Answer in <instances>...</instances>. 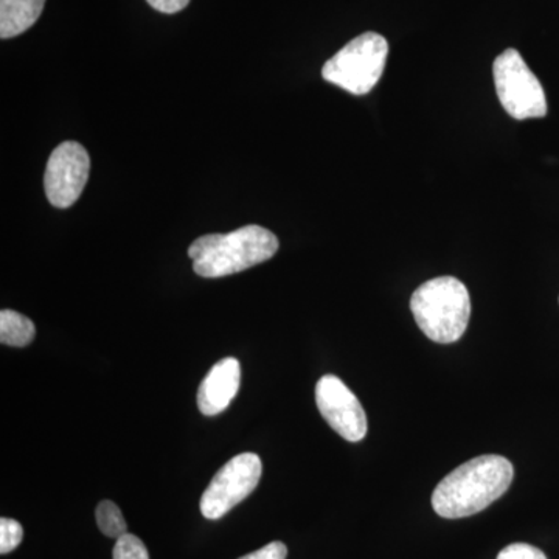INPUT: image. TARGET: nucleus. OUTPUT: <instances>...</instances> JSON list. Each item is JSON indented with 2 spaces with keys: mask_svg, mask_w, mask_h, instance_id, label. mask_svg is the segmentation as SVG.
<instances>
[{
  "mask_svg": "<svg viewBox=\"0 0 559 559\" xmlns=\"http://www.w3.org/2000/svg\"><path fill=\"white\" fill-rule=\"evenodd\" d=\"M513 477V465L500 455L468 460L437 485L433 510L447 520L473 516L502 498Z\"/></svg>",
  "mask_w": 559,
  "mask_h": 559,
  "instance_id": "nucleus-1",
  "label": "nucleus"
},
{
  "mask_svg": "<svg viewBox=\"0 0 559 559\" xmlns=\"http://www.w3.org/2000/svg\"><path fill=\"white\" fill-rule=\"evenodd\" d=\"M97 524L102 530L103 535L109 538L119 539L121 536L127 535V521L116 503L110 500H102L97 507Z\"/></svg>",
  "mask_w": 559,
  "mask_h": 559,
  "instance_id": "nucleus-12",
  "label": "nucleus"
},
{
  "mask_svg": "<svg viewBox=\"0 0 559 559\" xmlns=\"http://www.w3.org/2000/svg\"><path fill=\"white\" fill-rule=\"evenodd\" d=\"M316 403L320 415L342 439L356 443L366 437L369 428L366 411L340 378L334 374L320 378L316 385Z\"/></svg>",
  "mask_w": 559,
  "mask_h": 559,
  "instance_id": "nucleus-8",
  "label": "nucleus"
},
{
  "mask_svg": "<svg viewBox=\"0 0 559 559\" xmlns=\"http://www.w3.org/2000/svg\"><path fill=\"white\" fill-rule=\"evenodd\" d=\"M91 159L83 145L64 142L58 145L47 162L44 187L50 204L68 209L75 204L90 179Z\"/></svg>",
  "mask_w": 559,
  "mask_h": 559,
  "instance_id": "nucleus-7",
  "label": "nucleus"
},
{
  "mask_svg": "<svg viewBox=\"0 0 559 559\" xmlns=\"http://www.w3.org/2000/svg\"><path fill=\"white\" fill-rule=\"evenodd\" d=\"M261 460L252 452L229 460L215 474L201 498L202 516L210 521L221 520L242 502L259 485Z\"/></svg>",
  "mask_w": 559,
  "mask_h": 559,
  "instance_id": "nucleus-6",
  "label": "nucleus"
},
{
  "mask_svg": "<svg viewBox=\"0 0 559 559\" xmlns=\"http://www.w3.org/2000/svg\"><path fill=\"white\" fill-rule=\"evenodd\" d=\"M146 2L160 13L175 14L186 9L190 0H146Z\"/></svg>",
  "mask_w": 559,
  "mask_h": 559,
  "instance_id": "nucleus-17",
  "label": "nucleus"
},
{
  "mask_svg": "<svg viewBox=\"0 0 559 559\" xmlns=\"http://www.w3.org/2000/svg\"><path fill=\"white\" fill-rule=\"evenodd\" d=\"M496 92L502 108L516 120L547 116L546 92L538 76L516 49H507L492 64Z\"/></svg>",
  "mask_w": 559,
  "mask_h": 559,
  "instance_id": "nucleus-5",
  "label": "nucleus"
},
{
  "mask_svg": "<svg viewBox=\"0 0 559 559\" xmlns=\"http://www.w3.org/2000/svg\"><path fill=\"white\" fill-rule=\"evenodd\" d=\"M24 530L20 522L2 518L0 520V554L7 555L22 543Z\"/></svg>",
  "mask_w": 559,
  "mask_h": 559,
  "instance_id": "nucleus-14",
  "label": "nucleus"
},
{
  "mask_svg": "<svg viewBox=\"0 0 559 559\" xmlns=\"http://www.w3.org/2000/svg\"><path fill=\"white\" fill-rule=\"evenodd\" d=\"M278 240L264 227H241L230 234L202 235L190 246L193 270L205 278H221L249 270L277 253Z\"/></svg>",
  "mask_w": 559,
  "mask_h": 559,
  "instance_id": "nucleus-2",
  "label": "nucleus"
},
{
  "mask_svg": "<svg viewBox=\"0 0 559 559\" xmlns=\"http://www.w3.org/2000/svg\"><path fill=\"white\" fill-rule=\"evenodd\" d=\"M46 0H0V38L10 39L32 28Z\"/></svg>",
  "mask_w": 559,
  "mask_h": 559,
  "instance_id": "nucleus-10",
  "label": "nucleus"
},
{
  "mask_svg": "<svg viewBox=\"0 0 559 559\" xmlns=\"http://www.w3.org/2000/svg\"><path fill=\"white\" fill-rule=\"evenodd\" d=\"M241 366L238 359L226 358L216 362L198 390L201 414L213 417L230 406L240 390Z\"/></svg>",
  "mask_w": 559,
  "mask_h": 559,
  "instance_id": "nucleus-9",
  "label": "nucleus"
},
{
  "mask_svg": "<svg viewBox=\"0 0 559 559\" xmlns=\"http://www.w3.org/2000/svg\"><path fill=\"white\" fill-rule=\"evenodd\" d=\"M286 557H288V549L285 544L275 540V543L267 544L260 550L252 551L240 559H286Z\"/></svg>",
  "mask_w": 559,
  "mask_h": 559,
  "instance_id": "nucleus-16",
  "label": "nucleus"
},
{
  "mask_svg": "<svg viewBox=\"0 0 559 559\" xmlns=\"http://www.w3.org/2000/svg\"><path fill=\"white\" fill-rule=\"evenodd\" d=\"M411 311L419 330L437 344L457 342L468 329L471 299L466 286L455 277L423 283L411 299Z\"/></svg>",
  "mask_w": 559,
  "mask_h": 559,
  "instance_id": "nucleus-3",
  "label": "nucleus"
},
{
  "mask_svg": "<svg viewBox=\"0 0 559 559\" xmlns=\"http://www.w3.org/2000/svg\"><path fill=\"white\" fill-rule=\"evenodd\" d=\"M389 44L374 32L362 33L342 47L322 69L323 80L353 95H367L384 73Z\"/></svg>",
  "mask_w": 559,
  "mask_h": 559,
  "instance_id": "nucleus-4",
  "label": "nucleus"
},
{
  "mask_svg": "<svg viewBox=\"0 0 559 559\" xmlns=\"http://www.w3.org/2000/svg\"><path fill=\"white\" fill-rule=\"evenodd\" d=\"M35 323L20 312L2 310L0 312V342L10 347H27L35 340Z\"/></svg>",
  "mask_w": 559,
  "mask_h": 559,
  "instance_id": "nucleus-11",
  "label": "nucleus"
},
{
  "mask_svg": "<svg viewBox=\"0 0 559 559\" xmlns=\"http://www.w3.org/2000/svg\"><path fill=\"white\" fill-rule=\"evenodd\" d=\"M114 559H150V555L145 544L138 536L127 533L117 539L116 547H114Z\"/></svg>",
  "mask_w": 559,
  "mask_h": 559,
  "instance_id": "nucleus-13",
  "label": "nucleus"
},
{
  "mask_svg": "<svg viewBox=\"0 0 559 559\" xmlns=\"http://www.w3.org/2000/svg\"><path fill=\"white\" fill-rule=\"evenodd\" d=\"M498 559H547V557L536 547L520 543L506 547L498 555Z\"/></svg>",
  "mask_w": 559,
  "mask_h": 559,
  "instance_id": "nucleus-15",
  "label": "nucleus"
}]
</instances>
